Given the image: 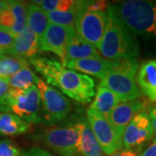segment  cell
<instances>
[{
	"instance_id": "obj_33",
	"label": "cell",
	"mask_w": 156,
	"mask_h": 156,
	"mask_svg": "<svg viewBox=\"0 0 156 156\" xmlns=\"http://www.w3.org/2000/svg\"><path fill=\"white\" fill-rule=\"evenodd\" d=\"M109 156H137V153L128 149H120V150L115 152Z\"/></svg>"
},
{
	"instance_id": "obj_16",
	"label": "cell",
	"mask_w": 156,
	"mask_h": 156,
	"mask_svg": "<svg viewBox=\"0 0 156 156\" xmlns=\"http://www.w3.org/2000/svg\"><path fill=\"white\" fill-rule=\"evenodd\" d=\"M111 64V61H108L101 56H97L69 61L67 62L65 67L71 70H77L80 72L89 74L101 80L110 69Z\"/></svg>"
},
{
	"instance_id": "obj_23",
	"label": "cell",
	"mask_w": 156,
	"mask_h": 156,
	"mask_svg": "<svg viewBox=\"0 0 156 156\" xmlns=\"http://www.w3.org/2000/svg\"><path fill=\"white\" fill-rule=\"evenodd\" d=\"M25 67H29L27 60L16 56H3L0 58V77H11Z\"/></svg>"
},
{
	"instance_id": "obj_36",
	"label": "cell",
	"mask_w": 156,
	"mask_h": 156,
	"mask_svg": "<svg viewBox=\"0 0 156 156\" xmlns=\"http://www.w3.org/2000/svg\"><path fill=\"white\" fill-rule=\"evenodd\" d=\"M5 51H4V50H0V58H1V57H2V56H4V55H5Z\"/></svg>"
},
{
	"instance_id": "obj_19",
	"label": "cell",
	"mask_w": 156,
	"mask_h": 156,
	"mask_svg": "<svg viewBox=\"0 0 156 156\" xmlns=\"http://www.w3.org/2000/svg\"><path fill=\"white\" fill-rule=\"evenodd\" d=\"M48 24L46 12L32 2L27 4V27L37 36L38 42L43 37Z\"/></svg>"
},
{
	"instance_id": "obj_7",
	"label": "cell",
	"mask_w": 156,
	"mask_h": 156,
	"mask_svg": "<svg viewBox=\"0 0 156 156\" xmlns=\"http://www.w3.org/2000/svg\"><path fill=\"white\" fill-rule=\"evenodd\" d=\"M36 84L40 92L42 104L43 117L41 121L48 125L64 121L71 111L69 101L60 91L50 87L39 77Z\"/></svg>"
},
{
	"instance_id": "obj_13",
	"label": "cell",
	"mask_w": 156,
	"mask_h": 156,
	"mask_svg": "<svg viewBox=\"0 0 156 156\" xmlns=\"http://www.w3.org/2000/svg\"><path fill=\"white\" fill-rule=\"evenodd\" d=\"M100 56L94 45L84 41L76 32L75 26L68 28L65 65L67 62Z\"/></svg>"
},
{
	"instance_id": "obj_14",
	"label": "cell",
	"mask_w": 156,
	"mask_h": 156,
	"mask_svg": "<svg viewBox=\"0 0 156 156\" xmlns=\"http://www.w3.org/2000/svg\"><path fill=\"white\" fill-rule=\"evenodd\" d=\"M75 123L79 133L77 152L80 155L104 156V153L101 150L87 119L80 117Z\"/></svg>"
},
{
	"instance_id": "obj_28",
	"label": "cell",
	"mask_w": 156,
	"mask_h": 156,
	"mask_svg": "<svg viewBox=\"0 0 156 156\" xmlns=\"http://www.w3.org/2000/svg\"><path fill=\"white\" fill-rule=\"evenodd\" d=\"M80 3L83 9L89 11H95V12H106V11L109 7L108 3L106 1H102V0L80 1Z\"/></svg>"
},
{
	"instance_id": "obj_32",
	"label": "cell",
	"mask_w": 156,
	"mask_h": 156,
	"mask_svg": "<svg viewBox=\"0 0 156 156\" xmlns=\"http://www.w3.org/2000/svg\"><path fill=\"white\" fill-rule=\"evenodd\" d=\"M10 89V83L8 78L0 77V101L6 95Z\"/></svg>"
},
{
	"instance_id": "obj_27",
	"label": "cell",
	"mask_w": 156,
	"mask_h": 156,
	"mask_svg": "<svg viewBox=\"0 0 156 156\" xmlns=\"http://www.w3.org/2000/svg\"><path fill=\"white\" fill-rule=\"evenodd\" d=\"M14 40L15 37L8 30L0 26V50H4L7 54L12 47Z\"/></svg>"
},
{
	"instance_id": "obj_35",
	"label": "cell",
	"mask_w": 156,
	"mask_h": 156,
	"mask_svg": "<svg viewBox=\"0 0 156 156\" xmlns=\"http://www.w3.org/2000/svg\"><path fill=\"white\" fill-rule=\"evenodd\" d=\"M8 8V1H2L0 0V11Z\"/></svg>"
},
{
	"instance_id": "obj_6",
	"label": "cell",
	"mask_w": 156,
	"mask_h": 156,
	"mask_svg": "<svg viewBox=\"0 0 156 156\" xmlns=\"http://www.w3.org/2000/svg\"><path fill=\"white\" fill-rule=\"evenodd\" d=\"M37 139L60 156H76L78 153L79 133L75 122L48 128Z\"/></svg>"
},
{
	"instance_id": "obj_21",
	"label": "cell",
	"mask_w": 156,
	"mask_h": 156,
	"mask_svg": "<svg viewBox=\"0 0 156 156\" xmlns=\"http://www.w3.org/2000/svg\"><path fill=\"white\" fill-rule=\"evenodd\" d=\"M8 6L15 17V24L10 32L16 37L27 26V4L23 1H8Z\"/></svg>"
},
{
	"instance_id": "obj_29",
	"label": "cell",
	"mask_w": 156,
	"mask_h": 156,
	"mask_svg": "<svg viewBox=\"0 0 156 156\" xmlns=\"http://www.w3.org/2000/svg\"><path fill=\"white\" fill-rule=\"evenodd\" d=\"M14 24H15V17L8 6V8L0 11V26L11 31Z\"/></svg>"
},
{
	"instance_id": "obj_20",
	"label": "cell",
	"mask_w": 156,
	"mask_h": 156,
	"mask_svg": "<svg viewBox=\"0 0 156 156\" xmlns=\"http://www.w3.org/2000/svg\"><path fill=\"white\" fill-rule=\"evenodd\" d=\"M30 128V123L20 117L8 112H0V134L15 136L25 133Z\"/></svg>"
},
{
	"instance_id": "obj_18",
	"label": "cell",
	"mask_w": 156,
	"mask_h": 156,
	"mask_svg": "<svg viewBox=\"0 0 156 156\" xmlns=\"http://www.w3.org/2000/svg\"><path fill=\"white\" fill-rule=\"evenodd\" d=\"M121 102L122 101L120 100V98L115 94H114L111 90L99 84V86L97 87L95 100L89 108L100 113L103 116L107 117Z\"/></svg>"
},
{
	"instance_id": "obj_3",
	"label": "cell",
	"mask_w": 156,
	"mask_h": 156,
	"mask_svg": "<svg viewBox=\"0 0 156 156\" xmlns=\"http://www.w3.org/2000/svg\"><path fill=\"white\" fill-rule=\"evenodd\" d=\"M119 20L133 35L156 37V2L128 0L110 5Z\"/></svg>"
},
{
	"instance_id": "obj_10",
	"label": "cell",
	"mask_w": 156,
	"mask_h": 156,
	"mask_svg": "<svg viewBox=\"0 0 156 156\" xmlns=\"http://www.w3.org/2000/svg\"><path fill=\"white\" fill-rule=\"evenodd\" d=\"M154 137V129L147 112L136 114L122 134V146L128 150L140 152Z\"/></svg>"
},
{
	"instance_id": "obj_22",
	"label": "cell",
	"mask_w": 156,
	"mask_h": 156,
	"mask_svg": "<svg viewBox=\"0 0 156 156\" xmlns=\"http://www.w3.org/2000/svg\"><path fill=\"white\" fill-rule=\"evenodd\" d=\"M37 76L29 67H25L8 78L11 89H28L37 83Z\"/></svg>"
},
{
	"instance_id": "obj_31",
	"label": "cell",
	"mask_w": 156,
	"mask_h": 156,
	"mask_svg": "<svg viewBox=\"0 0 156 156\" xmlns=\"http://www.w3.org/2000/svg\"><path fill=\"white\" fill-rule=\"evenodd\" d=\"M137 156H156V138L153 140L145 149L140 151Z\"/></svg>"
},
{
	"instance_id": "obj_9",
	"label": "cell",
	"mask_w": 156,
	"mask_h": 156,
	"mask_svg": "<svg viewBox=\"0 0 156 156\" xmlns=\"http://www.w3.org/2000/svg\"><path fill=\"white\" fill-rule=\"evenodd\" d=\"M86 115L87 121L104 154L110 155L122 148V137L118 135L106 117L90 108L87 109Z\"/></svg>"
},
{
	"instance_id": "obj_30",
	"label": "cell",
	"mask_w": 156,
	"mask_h": 156,
	"mask_svg": "<svg viewBox=\"0 0 156 156\" xmlns=\"http://www.w3.org/2000/svg\"><path fill=\"white\" fill-rule=\"evenodd\" d=\"M21 156H55L54 154H50L45 149H43L41 147H33L28 148L27 150H24L21 153Z\"/></svg>"
},
{
	"instance_id": "obj_1",
	"label": "cell",
	"mask_w": 156,
	"mask_h": 156,
	"mask_svg": "<svg viewBox=\"0 0 156 156\" xmlns=\"http://www.w3.org/2000/svg\"><path fill=\"white\" fill-rule=\"evenodd\" d=\"M30 62L40 73L48 85L56 87L81 104L92 101L95 95V81L86 75L67 69L59 62L46 57H33Z\"/></svg>"
},
{
	"instance_id": "obj_2",
	"label": "cell",
	"mask_w": 156,
	"mask_h": 156,
	"mask_svg": "<svg viewBox=\"0 0 156 156\" xmlns=\"http://www.w3.org/2000/svg\"><path fill=\"white\" fill-rule=\"evenodd\" d=\"M107 16L106 28L98 49L101 55L111 62L136 58L139 47L134 35L119 20L110 5Z\"/></svg>"
},
{
	"instance_id": "obj_34",
	"label": "cell",
	"mask_w": 156,
	"mask_h": 156,
	"mask_svg": "<svg viewBox=\"0 0 156 156\" xmlns=\"http://www.w3.org/2000/svg\"><path fill=\"white\" fill-rule=\"evenodd\" d=\"M149 116H150L151 122H152L154 132L156 134V107L151 108L150 113H149Z\"/></svg>"
},
{
	"instance_id": "obj_5",
	"label": "cell",
	"mask_w": 156,
	"mask_h": 156,
	"mask_svg": "<svg viewBox=\"0 0 156 156\" xmlns=\"http://www.w3.org/2000/svg\"><path fill=\"white\" fill-rule=\"evenodd\" d=\"M40 105V92L36 85L28 89L11 88L0 101V112L14 114L28 123L38 122Z\"/></svg>"
},
{
	"instance_id": "obj_24",
	"label": "cell",
	"mask_w": 156,
	"mask_h": 156,
	"mask_svg": "<svg viewBox=\"0 0 156 156\" xmlns=\"http://www.w3.org/2000/svg\"><path fill=\"white\" fill-rule=\"evenodd\" d=\"M48 21L50 23L60 25L62 27H74L76 19V5L72 9L66 11H50L46 12Z\"/></svg>"
},
{
	"instance_id": "obj_12",
	"label": "cell",
	"mask_w": 156,
	"mask_h": 156,
	"mask_svg": "<svg viewBox=\"0 0 156 156\" xmlns=\"http://www.w3.org/2000/svg\"><path fill=\"white\" fill-rule=\"evenodd\" d=\"M68 28L49 23L43 37L39 41V51H49L59 56L62 65L65 67Z\"/></svg>"
},
{
	"instance_id": "obj_8",
	"label": "cell",
	"mask_w": 156,
	"mask_h": 156,
	"mask_svg": "<svg viewBox=\"0 0 156 156\" xmlns=\"http://www.w3.org/2000/svg\"><path fill=\"white\" fill-rule=\"evenodd\" d=\"M76 19L75 29L77 34L90 44L99 49L107 24V12H95L85 10L80 1H75Z\"/></svg>"
},
{
	"instance_id": "obj_26",
	"label": "cell",
	"mask_w": 156,
	"mask_h": 156,
	"mask_svg": "<svg viewBox=\"0 0 156 156\" xmlns=\"http://www.w3.org/2000/svg\"><path fill=\"white\" fill-rule=\"evenodd\" d=\"M0 156H21V152L11 140H0Z\"/></svg>"
},
{
	"instance_id": "obj_15",
	"label": "cell",
	"mask_w": 156,
	"mask_h": 156,
	"mask_svg": "<svg viewBox=\"0 0 156 156\" xmlns=\"http://www.w3.org/2000/svg\"><path fill=\"white\" fill-rule=\"evenodd\" d=\"M38 44L37 36L26 26L15 37L13 45L7 54L25 60L31 59L39 51Z\"/></svg>"
},
{
	"instance_id": "obj_11",
	"label": "cell",
	"mask_w": 156,
	"mask_h": 156,
	"mask_svg": "<svg viewBox=\"0 0 156 156\" xmlns=\"http://www.w3.org/2000/svg\"><path fill=\"white\" fill-rule=\"evenodd\" d=\"M147 107L145 101L140 99L123 101L117 105L106 117L120 137H122L125 128L131 122L133 117L140 112H143Z\"/></svg>"
},
{
	"instance_id": "obj_4",
	"label": "cell",
	"mask_w": 156,
	"mask_h": 156,
	"mask_svg": "<svg viewBox=\"0 0 156 156\" xmlns=\"http://www.w3.org/2000/svg\"><path fill=\"white\" fill-rule=\"evenodd\" d=\"M138 69L136 58L112 62L111 67L101 80V85L106 87L123 101L139 99L140 90L135 82Z\"/></svg>"
},
{
	"instance_id": "obj_17",
	"label": "cell",
	"mask_w": 156,
	"mask_h": 156,
	"mask_svg": "<svg viewBox=\"0 0 156 156\" xmlns=\"http://www.w3.org/2000/svg\"><path fill=\"white\" fill-rule=\"evenodd\" d=\"M137 83L149 100L156 101V59L141 63L137 75Z\"/></svg>"
},
{
	"instance_id": "obj_25",
	"label": "cell",
	"mask_w": 156,
	"mask_h": 156,
	"mask_svg": "<svg viewBox=\"0 0 156 156\" xmlns=\"http://www.w3.org/2000/svg\"><path fill=\"white\" fill-rule=\"evenodd\" d=\"M32 3L41 7L45 12L50 11H66L75 6V1L70 0H44L32 1Z\"/></svg>"
}]
</instances>
